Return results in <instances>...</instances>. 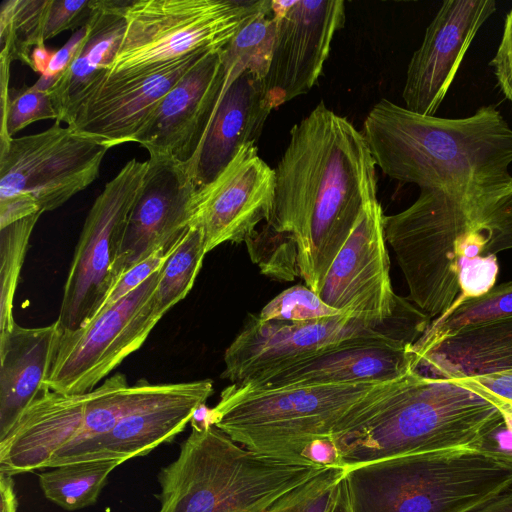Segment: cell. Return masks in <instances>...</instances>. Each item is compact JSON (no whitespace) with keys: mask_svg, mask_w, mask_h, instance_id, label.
I'll return each instance as SVG.
<instances>
[{"mask_svg":"<svg viewBox=\"0 0 512 512\" xmlns=\"http://www.w3.org/2000/svg\"><path fill=\"white\" fill-rule=\"evenodd\" d=\"M91 2L92 0H48L45 41L75 28L84 18L87 19Z\"/></svg>","mask_w":512,"mask_h":512,"instance_id":"obj_35","label":"cell"},{"mask_svg":"<svg viewBox=\"0 0 512 512\" xmlns=\"http://www.w3.org/2000/svg\"><path fill=\"white\" fill-rule=\"evenodd\" d=\"M412 344L404 339H390L339 349L250 386L392 381L414 370Z\"/></svg>","mask_w":512,"mask_h":512,"instance_id":"obj_26","label":"cell"},{"mask_svg":"<svg viewBox=\"0 0 512 512\" xmlns=\"http://www.w3.org/2000/svg\"><path fill=\"white\" fill-rule=\"evenodd\" d=\"M362 133L386 176L420 189L512 181V128L495 105L465 118H440L383 98L366 115Z\"/></svg>","mask_w":512,"mask_h":512,"instance_id":"obj_3","label":"cell"},{"mask_svg":"<svg viewBox=\"0 0 512 512\" xmlns=\"http://www.w3.org/2000/svg\"><path fill=\"white\" fill-rule=\"evenodd\" d=\"M272 110L263 79L249 72L221 92L202 142L186 165L197 189L215 179L242 146L256 143Z\"/></svg>","mask_w":512,"mask_h":512,"instance_id":"obj_21","label":"cell"},{"mask_svg":"<svg viewBox=\"0 0 512 512\" xmlns=\"http://www.w3.org/2000/svg\"><path fill=\"white\" fill-rule=\"evenodd\" d=\"M496 10L494 0L441 4L408 64L402 92L405 108L435 116L473 39Z\"/></svg>","mask_w":512,"mask_h":512,"instance_id":"obj_17","label":"cell"},{"mask_svg":"<svg viewBox=\"0 0 512 512\" xmlns=\"http://www.w3.org/2000/svg\"><path fill=\"white\" fill-rule=\"evenodd\" d=\"M327 512H353L345 474L337 484L333 501Z\"/></svg>","mask_w":512,"mask_h":512,"instance_id":"obj_43","label":"cell"},{"mask_svg":"<svg viewBox=\"0 0 512 512\" xmlns=\"http://www.w3.org/2000/svg\"><path fill=\"white\" fill-rule=\"evenodd\" d=\"M259 1H126L124 35L106 76L145 74L223 49Z\"/></svg>","mask_w":512,"mask_h":512,"instance_id":"obj_9","label":"cell"},{"mask_svg":"<svg viewBox=\"0 0 512 512\" xmlns=\"http://www.w3.org/2000/svg\"><path fill=\"white\" fill-rule=\"evenodd\" d=\"M206 254L201 230L190 226L159 271L153 300L161 315L190 292Z\"/></svg>","mask_w":512,"mask_h":512,"instance_id":"obj_29","label":"cell"},{"mask_svg":"<svg viewBox=\"0 0 512 512\" xmlns=\"http://www.w3.org/2000/svg\"><path fill=\"white\" fill-rule=\"evenodd\" d=\"M390 324L377 325L349 314L302 322L263 321L250 315L225 350L221 377L231 384L257 385L339 349L390 339L414 343L423 333L419 328L393 329Z\"/></svg>","mask_w":512,"mask_h":512,"instance_id":"obj_10","label":"cell"},{"mask_svg":"<svg viewBox=\"0 0 512 512\" xmlns=\"http://www.w3.org/2000/svg\"><path fill=\"white\" fill-rule=\"evenodd\" d=\"M48 0H5L0 7V56L31 67L35 47L45 45Z\"/></svg>","mask_w":512,"mask_h":512,"instance_id":"obj_30","label":"cell"},{"mask_svg":"<svg viewBox=\"0 0 512 512\" xmlns=\"http://www.w3.org/2000/svg\"><path fill=\"white\" fill-rule=\"evenodd\" d=\"M319 296L327 305L377 325L393 323L413 308L392 288L384 214L378 200L363 209L332 261Z\"/></svg>","mask_w":512,"mask_h":512,"instance_id":"obj_13","label":"cell"},{"mask_svg":"<svg viewBox=\"0 0 512 512\" xmlns=\"http://www.w3.org/2000/svg\"><path fill=\"white\" fill-rule=\"evenodd\" d=\"M45 119L58 120L49 90L40 89L35 84L9 90L7 95L1 96L0 142L13 138L31 123Z\"/></svg>","mask_w":512,"mask_h":512,"instance_id":"obj_33","label":"cell"},{"mask_svg":"<svg viewBox=\"0 0 512 512\" xmlns=\"http://www.w3.org/2000/svg\"><path fill=\"white\" fill-rule=\"evenodd\" d=\"M274 186V169L249 143L215 179L197 189L191 226L201 230L206 253L225 242H246L269 219Z\"/></svg>","mask_w":512,"mask_h":512,"instance_id":"obj_16","label":"cell"},{"mask_svg":"<svg viewBox=\"0 0 512 512\" xmlns=\"http://www.w3.org/2000/svg\"><path fill=\"white\" fill-rule=\"evenodd\" d=\"M490 66L501 93L512 105V8L505 17L501 41Z\"/></svg>","mask_w":512,"mask_h":512,"instance_id":"obj_37","label":"cell"},{"mask_svg":"<svg viewBox=\"0 0 512 512\" xmlns=\"http://www.w3.org/2000/svg\"><path fill=\"white\" fill-rule=\"evenodd\" d=\"M159 271L84 326L61 332L47 388L65 394L90 392L144 344L163 317L153 300Z\"/></svg>","mask_w":512,"mask_h":512,"instance_id":"obj_12","label":"cell"},{"mask_svg":"<svg viewBox=\"0 0 512 512\" xmlns=\"http://www.w3.org/2000/svg\"><path fill=\"white\" fill-rule=\"evenodd\" d=\"M406 375L387 382L231 384L221 392L208 421L249 450L305 458L312 442L334 441L376 414Z\"/></svg>","mask_w":512,"mask_h":512,"instance_id":"obj_5","label":"cell"},{"mask_svg":"<svg viewBox=\"0 0 512 512\" xmlns=\"http://www.w3.org/2000/svg\"><path fill=\"white\" fill-rule=\"evenodd\" d=\"M212 394L213 383L208 379L160 384L107 433L62 447L46 468L86 461L125 462L145 456L181 433Z\"/></svg>","mask_w":512,"mask_h":512,"instance_id":"obj_14","label":"cell"},{"mask_svg":"<svg viewBox=\"0 0 512 512\" xmlns=\"http://www.w3.org/2000/svg\"><path fill=\"white\" fill-rule=\"evenodd\" d=\"M345 314L327 305L306 285L289 287L269 301L258 317L263 321L302 322Z\"/></svg>","mask_w":512,"mask_h":512,"instance_id":"obj_34","label":"cell"},{"mask_svg":"<svg viewBox=\"0 0 512 512\" xmlns=\"http://www.w3.org/2000/svg\"><path fill=\"white\" fill-rule=\"evenodd\" d=\"M277 30L263 83L273 109L308 93L345 23L343 0L272 1Z\"/></svg>","mask_w":512,"mask_h":512,"instance_id":"obj_15","label":"cell"},{"mask_svg":"<svg viewBox=\"0 0 512 512\" xmlns=\"http://www.w3.org/2000/svg\"><path fill=\"white\" fill-rule=\"evenodd\" d=\"M274 172L265 227L296 254L298 276L319 295L363 209L377 201L376 163L362 131L320 102L291 128Z\"/></svg>","mask_w":512,"mask_h":512,"instance_id":"obj_1","label":"cell"},{"mask_svg":"<svg viewBox=\"0 0 512 512\" xmlns=\"http://www.w3.org/2000/svg\"><path fill=\"white\" fill-rule=\"evenodd\" d=\"M384 232L409 300L435 319L460 295L466 266L512 249V181L420 189L409 207L384 216Z\"/></svg>","mask_w":512,"mask_h":512,"instance_id":"obj_2","label":"cell"},{"mask_svg":"<svg viewBox=\"0 0 512 512\" xmlns=\"http://www.w3.org/2000/svg\"><path fill=\"white\" fill-rule=\"evenodd\" d=\"M209 52L145 74L105 75L81 102L68 127L109 149L134 142L164 96Z\"/></svg>","mask_w":512,"mask_h":512,"instance_id":"obj_19","label":"cell"},{"mask_svg":"<svg viewBox=\"0 0 512 512\" xmlns=\"http://www.w3.org/2000/svg\"><path fill=\"white\" fill-rule=\"evenodd\" d=\"M414 371L458 380L512 369V314L463 327L411 352Z\"/></svg>","mask_w":512,"mask_h":512,"instance_id":"obj_24","label":"cell"},{"mask_svg":"<svg viewBox=\"0 0 512 512\" xmlns=\"http://www.w3.org/2000/svg\"><path fill=\"white\" fill-rule=\"evenodd\" d=\"M503 424L496 407L478 393L413 370L380 411L333 443L346 470L397 455L480 450Z\"/></svg>","mask_w":512,"mask_h":512,"instance_id":"obj_6","label":"cell"},{"mask_svg":"<svg viewBox=\"0 0 512 512\" xmlns=\"http://www.w3.org/2000/svg\"><path fill=\"white\" fill-rule=\"evenodd\" d=\"M303 456L319 465L342 467L336 446L329 439L312 442L305 450Z\"/></svg>","mask_w":512,"mask_h":512,"instance_id":"obj_40","label":"cell"},{"mask_svg":"<svg viewBox=\"0 0 512 512\" xmlns=\"http://www.w3.org/2000/svg\"><path fill=\"white\" fill-rule=\"evenodd\" d=\"M89 396L46 387L0 440V473L14 476L46 468L54 453L81 432Z\"/></svg>","mask_w":512,"mask_h":512,"instance_id":"obj_22","label":"cell"},{"mask_svg":"<svg viewBox=\"0 0 512 512\" xmlns=\"http://www.w3.org/2000/svg\"><path fill=\"white\" fill-rule=\"evenodd\" d=\"M61 123L0 142V229L59 208L97 179L109 148Z\"/></svg>","mask_w":512,"mask_h":512,"instance_id":"obj_8","label":"cell"},{"mask_svg":"<svg viewBox=\"0 0 512 512\" xmlns=\"http://www.w3.org/2000/svg\"><path fill=\"white\" fill-rule=\"evenodd\" d=\"M1 512H17V498L12 476L0 473Z\"/></svg>","mask_w":512,"mask_h":512,"instance_id":"obj_42","label":"cell"},{"mask_svg":"<svg viewBox=\"0 0 512 512\" xmlns=\"http://www.w3.org/2000/svg\"><path fill=\"white\" fill-rule=\"evenodd\" d=\"M86 37V28L83 25L75 32L68 42L59 50L54 51L48 67L43 76L50 78H58L60 74L69 66L72 59L78 52Z\"/></svg>","mask_w":512,"mask_h":512,"instance_id":"obj_38","label":"cell"},{"mask_svg":"<svg viewBox=\"0 0 512 512\" xmlns=\"http://www.w3.org/2000/svg\"><path fill=\"white\" fill-rule=\"evenodd\" d=\"M147 167L148 161H128L91 206L64 284L57 319L61 331L84 326L101 311L116 285L115 266L126 223Z\"/></svg>","mask_w":512,"mask_h":512,"instance_id":"obj_11","label":"cell"},{"mask_svg":"<svg viewBox=\"0 0 512 512\" xmlns=\"http://www.w3.org/2000/svg\"><path fill=\"white\" fill-rule=\"evenodd\" d=\"M224 80L222 49L209 52L164 96L134 142L149 156L188 165L208 128Z\"/></svg>","mask_w":512,"mask_h":512,"instance_id":"obj_20","label":"cell"},{"mask_svg":"<svg viewBox=\"0 0 512 512\" xmlns=\"http://www.w3.org/2000/svg\"><path fill=\"white\" fill-rule=\"evenodd\" d=\"M126 1L92 0L86 37L69 66L49 89L58 121L70 125L85 97L102 81L118 52L126 22Z\"/></svg>","mask_w":512,"mask_h":512,"instance_id":"obj_25","label":"cell"},{"mask_svg":"<svg viewBox=\"0 0 512 512\" xmlns=\"http://www.w3.org/2000/svg\"><path fill=\"white\" fill-rule=\"evenodd\" d=\"M353 512H472L512 486V456L456 448L345 470Z\"/></svg>","mask_w":512,"mask_h":512,"instance_id":"obj_7","label":"cell"},{"mask_svg":"<svg viewBox=\"0 0 512 512\" xmlns=\"http://www.w3.org/2000/svg\"><path fill=\"white\" fill-rule=\"evenodd\" d=\"M122 463L100 460L57 466L38 475L39 485L45 497L56 505L68 511L78 510L97 501L108 475Z\"/></svg>","mask_w":512,"mask_h":512,"instance_id":"obj_28","label":"cell"},{"mask_svg":"<svg viewBox=\"0 0 512 512\" xmlns=\"http://www.w3.org/2000/svg\"><path fill=\"white\" fill-rule=\"evenodd\" d=\"M472 512H512V486Z\"/></svg>","mask_w":512,"mask_h":512,"instance_id":"obj_44","label":"cell"},{"mask_svg":"<svg viewBox=\"0 0 512 512\" xmlns=\"http://www.w3.org/2000/svg\"><path fill=\"white\" fill-rule=\"evenodd\" d=\"M147 161L115 266L117 282L136 264L174 246L191 226L197 188L187 167L168 157L149 156Z\"/></svg>","mask_w":512,"mask_h":512,"instance_id":"obj_18","label":"cell"},{"mask_svg":"<svg viewBox=\"0 0 512 512\" xmlns=\"http://www.w3.org/2000/svg\"><path fill=\"white\" fill-rule=\"evenodd\" d=\"M176 244L170 248L157 251L125 272L111 290L103 308L124 298L144 283L151 275L157 272L162 267Z\"/></svg>","mask_w":512,"mask_h":512,"instance_id":"obj_36","label":"cell"},{"mask_svg":"<svg viewBox=\"0 0 512 512\" xmlns=\"http://www.w3.org/2000/svg\"><path fill=\"white\" fill-rule=\"evenodd\" d=\"M191 427L176 460L158 474V512H281L329 467L249 450L207 419Z\"/></svg>","mask_w":512,"mask_h":512,"instance_id":"obj_4","label":"cell"},{"mask_svg":"<svg viewBox=\"0 0 512 512\" xmlns=\"http://www.w3.org/2000/svg\"><path fill=\"white\" fill-rule=\"evenodd\" d=\"M277 30L272 1L260 0L222 49L225 80L222 92L244 72L264 80L269 70Z\"/></svg>","mask_w":512,"mask_h":512,"instance_id":"obj_27","label":"cell"},{"mask_svg":"<svg viewBox=\"0 0 512 512\" xmlns=\"http://www.w3.org/2000/svg\"><path fill=\"white\" fill-rule=\"evenodd\" d=\"M464 380L480 385L501 396L512 399V369L486 376L465 378Z\"/></svg>","mask_w":512,"mask_h":512,"instance_id":"obj_41","label":"cell"},{"mask_svg":"<svg viewBox=\"0 0 512 512\" xmlns=\"http://www.w3.org/2000/svg\"><path fill=\"white\" fill-rule=\"evenodd\" d=\"M41 212L0 229V334L16 324L14 299L33 229Z\"/></svg>","mask_w":512,"mask_h":512,"instance_id":"obj_32","label":"cell"},{"mask_svg":"<svg viewBox=\"0 0 512 512\" xmlns=\"http://www.w3.org/2000/svg\"><path fill=\"white\" fill-rule=\"evenodd\" d=\"M509 314H512V281L494 286L484 295L467 299L433 319L424 333L410 346V351L425 349L463 327Z\"/></svg>","mask_w":512,"mask_h":512,"instance_id":"obj_31","label":"cell"},{"mask_svg":"<svg viewBox=\"0 0 512 512\" xmlns=\"http://www.w3.org/2000/svg\"><path fill=\"white\" fill-rule=\"evenodd\" d=\"M453 381L478 393L492 405H494L502 417L506 431L512 436V399L501 396L480 385L474 384L464 379Z\"/></svg>","mask_w":512,"mask_h":512,"instance_id":"obj_39","label":"cell"},{"mask_svg":"<svg viewBox=\"0 0 512 512\" xmlns=\"http://www.w3.org/2000/svg\"><path fill=\"white\" fill-rule=\"evenodd\" d=\"M61 332L56 320L41 327L16 323L0 334V440L46 388Z\"/></svg>","mask_w":512,"mask_h":512,"instance_id":"obj_23","label":"cell"},{"mask_svg":"<svg viewBox=\"0 0 512 512\" xmlns=\"http://www.w3.org/2000/svg\"><path fill=\"white\" fill-rule=\"evenodd\" d=\"M53 55V51H49L45 45L35 47L31 56V69L40 75H43Z\"/></svg>","mask_w":512,"mask_h":512,"instance_id":"obj_45","label":"cell"}]
</instances>
